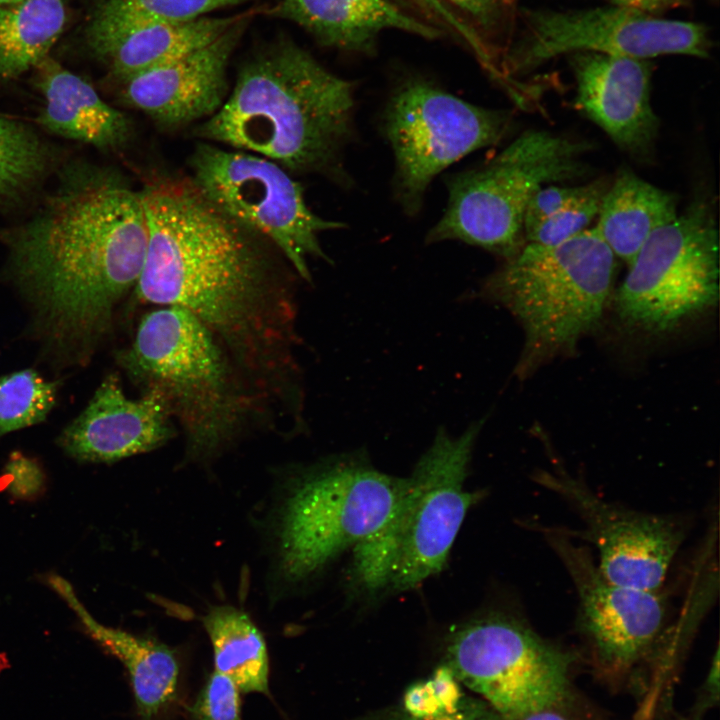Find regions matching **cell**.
Instances as JSON below:
<instances>
[{"instance_id": "obj_1", "label": "cell", "mask_w": 720, "mask_h": 720, "mask_svg": "<svg viewBox=\"0 0 720 720\" xmlns=\"http://www.w3.org/2000/svg\"><path fill=\"white\" fill-rule=\"evenodd\" d=\"M140 194L148 243L132 296L191 313L224 346L268 408L300 417L293 268L270 242L217 209L190 180L153 182Z\"/></svg>"}, {"instance_id": "obj_2", "label": "cell", "mask_w": 720, "mask_h": 720, "mask_svg": "<svg viewBox=\"0 0 720 720\" xmlns=\"http://www.w3.org/2000/svg\"><path fill=\"white\" fill-rule=\"evenodd\" d=\"M0 240L44 356L59 368L86 365L142 272L148 228L140 192L110 170L73 161L39 208L1 230Z\"/></svg>"}, {"instance_id": "obj_3", "label": "cell", "mask_w": 720, "mask_h": 720, "mask_svg": "<svg viewBox=\"0 0 720 720\" xmlns=\"http://www.w3.org/2000/svg\"><path fill=\"white\" fill-rule=\"evenodd\" d=\"M355 85L295 41L279 38L240 67L221 108L196 128L206 142L253 153L289 173L347 184L342 154L354 132Z\"/></svg>"}, {"instance_id": "obj_4", "label": "cell", "mask_w": 720, "mask_h": 720, "mask_svg": "<svg viewBox=\"0 0 720 720\" xmlns=\"http://www.w3.org/2000/svg\"><path fill=\"white\" fill-rule=\"evenodd\" d=\"M115 359L142 391L160 395L192 459L217 456L265 418L268 408L224 346L180 307L144 314Z\"/></svg>"}, {"instance_id": "obj_5", "label": "cell", "mask_w": 720, "mask_h": 720, "mask_svg": "<svg viewBox=\"0 0 720 720\" xmlns=\"http://www.w3.org/2000/svg\"><path fill=\"white\" fill-rule=\"evenodd\" d=\"M616 266L593 227L555 245L525 243L489 276L484 294L505 306L524 330L519 376L574 348L598 324Z\"/></svg>"}, {"instance_id": "obj_6", "label": "cell", "mask_w": 720, "mask_h": 720, "mask_svg": "<svg viewBox=\"0 0 720 720\" xmlns=\"http://www.w3.org/2000/svg\"><path fill=\"white\" fill-rule=\"evenodd\" d=\"M482 424L458 436L443 428L436 433L390 519L355 547V574L365 588L402 592L443 569L475 497L464 482Z\"/></svg>"}, {"instance_id": "obj_7", "label": "cell", "mask_w": 720, "mask_h": 720, "mask_svg": "<svg viewBox=\"0 0 720 720\" xmlns=\"http://www.w3.org/2000/svg\"><path fill=\"white\" fill-rule=\"evenodd\" d=\"M588 143L527 130L493 159L446 180L448 203L427 243L457 240L506 259L525 244L524 215L534 193L581 177Z\"/></svg>"}, {"instance_id": "obj_8", "label": "cell", "mask_w": 720, "mask_h": 720, "mask_svg": "<svg viewBox=\"0 0 720 720\" xmlns=\"http://www.w3.org/2000/svg\"><path fill=\"white\" fill-rule=\"evenodd\" d=\"M407 478L345 457L308 472L292 489L277 524L282 576L304 580L349 547L373 536L390 519Z\"/></svg>"}, {"instance_id": "obj_9", "label": "cell", "mask_w": 720, "mask_h": 720, "mask_svg": "<svg viewBox=\"0 0 720 720\" xmlns=\"http://www.w3.org/2000/svg\"><path fill=\"white\" fill-rule=\"evenodd\" d=\"M191 183L217 209L270 242L295 273L311 281L310 257L329 261L320 233L345 223L324 219L307 205L301 184L262 156L199 143L189 159Z\"/></svg>"}, {"instance_id": "obj_10", "label": "cell", "mask_w": 720, "mask_h": 720, "mask_svg": "<svg viewBox=\"0 0 720 720\" xmlns=\"http://www.w3.org/2000/svg\"><path fill=\"white\" fill-rule=\"evenodd\" d=\"M616 292L620 319L665 333L714 306L719 296V235L713 209L694 201L643 244Z\"/></svg>"}, {"instance_id": "obj_11", "label": "cell", "mask_w": 720, "mask_h": 720, "mask_svg": "<svg viewBox=\"0 0 720 720\" xmlns=\"http://www.w3.org/2000/svg\"><path fill=\"white\" fill-rule=\"evenodd\" d=\"M511 115L468 103L421 77L392 91L381 128L395 159L394 191L414 216L431 181L467 154L500 141Z\"/></svg>"}, {"instance_id": "obj_12", "label": "cell", "mask_w": 720, "mask_h": 720, "mask_svg": "<svg viewBox=\"0 0 720 720\" xmlns=\"http://www.w3.org/2000/svg\"><path fill=\"white\" fill-rule=\"evenodd\" d=\"M446 657L456 679L501 720L556 708L568 696L571 655L508 614H489L458 628Z\"/></svg>"}, {"instance_id": "obj_13", "label": "cell", "mask_w": 720, "mask_h": 720, "mask_svg": "<svg viewBox=\"0 0 720 720\" xmlns=\"http://www.w3.org/2000/svg\"><path fill=\"white\" fill-rule=\"evenodd\" d=\"M520 37L508 47L503 74L527 73L564 54L594 52L648 60L670 54L705 58L707 28L621 7L584 10H526Z\"/></svg>"}, {"instance_id": "obj_14", "label": "cell", "mask_w": 720, "mask_h": 720, "mask_svg": "<svg viewBox=\"0 0 720 720\" xmlns=\"http://www.w3.org/2000/svg\"><path fill=\"white\" fill-rule=\"evenodd\" d=\"M535 479L570 504L584 522L587 537L599 553L598 568L607 580L659 590L686 535L680 518L611 503L562 472L543 471Z\"/></svg>"}, {"instance_id": "obj_15", "label": "cell", "mask_w": 720, "mask_h": 720, "mask_svg": "<svg viewBox=\"0 0 720 720\" xmlns=\"http://www.w3.org/2000/svg\"><path fill=\"white\" fill-rule=\"evenodd\" d=\"M578 597V623L602 664L625 669L639 660L662 631L666 601L658 590L612 583L585 547L563 534L546 533Z\"/></svg>"}, {"instance_id": "obj_16", "label": "cell", "mask_w": 720, "mask_h": 720, "mask_svg": "<svg viewBox=\"0 0 720 720\" xmlns=\"http://www.w3.org/2000/svg\"><path fill=\"white\" fill-rule=\"evenodd\" d=\"M259 9L243 17L209 44L120 81V98L167 130L203 122L228 96L232 54Z\"/></svg>"}, {"instance_id": "obj_17", "label": "cell", "mask_w": 720, "mask_h": 720, "mask_svg": "<svg viewBox=\"0 0 720 720\" xmlns=\"http://www.w3.org/2000/svg\"><path fill=\"white\" fill-rule=\"evenodd\" d=\"M176 434L160 395L145 390L139 398H130L119 378L110 374L57 442L79 462L113 463L157 449Z\"/></svg>"}, {"instance_id": "obj_18", "label": "cell", "mask_w": 720, "mask_h": 720, "mask_svg": "<svg viewBox=\"0 0 720 720\" xmlns=\"http://www.w3.org/2000/svg\"><path fill=\"white\" fill-rule=\"evenodd\" d=\"M571 56L576 108L623 151L647 159L659 130L650 100L648 60L594 52Z\"/></svg>"}, {"instance_id": "obj_19", "label": "cell", "mask_w": 720, "mask_h": 720, "mask_svg": "<svg viewBox=\"0 0 720 720\" xmlns=\"http://www.w3.org/2000/svg\"><path fill=\"white\" fill-rule=\"evenodd\" d=\"M267 16L297 24L326 47L371 54L385 30L433 40L443 31L395 0H279Z\"/></svg>"}, {"instance_id": "obj_20", "label": "cell", "mask_w": 720, "mask_h": 720, "mask_svg": "<svg viewBox=\"0 0 720 720\" xmlns=\"http://www.w3.org/2000/svg\"><path fill=\"white\" fill-rule=\"evenodd\" d=\"M34 69L45 100L35 120L40 127L106 152L128 144L133 131L129 118L106 103L84 79L49 55Z\"/></svg>"}, {"instance_id": "obj_21", "label": "cell", "mask_w": 720, "mask_h": 720, "mask_svg": "<svg viewBox=\"0 0 720 720\" xmlns=\"http://www.w3.org/2000/svg\"><path fill=\"white\" fill-rule=\"evenodd\" d=\"M47 583L67 604L85 631L125 666L141 720H154L175 698L179 663L167 646L98 622L86 609L72 584L57 574Z\"/></svg>"}, {"instance_id": "obj_22", "label": "cell", "mask_w": 720, "mask_h": 720, "mask_svg": "<svg viewBox=\"0 0 720 720\" xmlns=\"http://www.w3.org/2000/svg\"><path fill=\"white\" fill-rule=\"evenodd\" d=\"M677 215L672 193L622 170L603 196L595 229L615 257L629 265L649 236Z\"/></svg>"}, {"instance_id": "obj_23", "label": "cell", "mask_w": 720, "mask_h": 720, "mask_svg": "<svg viewBox=\"0 0 720 720\" xmlns=\"http://www.w3.org/2000/svg\"><path fill=\"white\" fill-rule=\"evenodd\" d=\"M244 14L225 17L206 15L150 25L124 37L101 58L108 64L112 76L122 80L209 44Z\"/></svg>"}, {"instance_id": "obj_24", "label": "cell", "mask_w": 720, "mask_h": 720, "mask_svg": "<svg viewBox=\"0 0 720 720\" xmlns=\"http://www.w3.org/2000/svg\"><path fill=\"white\" fill-rule=\"evenodd\" d=\"M64 0L0 6V82L13 80L49 55L66 24Z\"/></svg>"}, {"instance_id": "obj_25", "label": "cell", "mask_w": 720, "mask_h": 720, "mask_svg": "<svg viewBox=\"0 0 720 720\" xmlns=\"http://www.w3.org/2000/svg\"><path fill=\"white\" fill-rule=\"evenodd\" d=\"M215 671L244 693L268 694L269 662L264 638L250 617L234 607L219 606L203 618Z\"/></svg>"}, {"instance_id": "obj_26", "label": "cell", "mask_w": 720, "mask_h": 720, "mask_svg": "<svg viewBox=\"0 0 720 720\" xmlns=\"http://www.w3.org/2000/svg\"><path fill=\"white\" fill-rule=\"evenodd\" d=\"M252 0H101L86 34L100 58L127 35L150 25L183 21Z\"/></svg>"}, {"instance_id": "obj_27", "label": "cell", "mask_w": 720, "mask_h": 720, "mask_svg": "<svg viewBox=\"0 0 720 720\" xmlns=\"http://www.w3.org/2000/svg\"><path fill=\"white\" fill-rule=\"evenodd\" d=\"M55 153L30 125L0 114V209L16 207L45 180Z\"/></svg>"}, {"instance_id": "obj_28", "label": "cell", "mask_w": 720, "mask_h": 720, "mask_svg": "<svg viewBox=\"0 0 720 720\" xmlns=\"http://www.w3.org/2000/svg\"><path fill=\"white\" fill-rule=\"evenodd\" d=\"M59 383L27 368L0 376V436L43 422L56 404Z\"/></svg>"}, {"instance_id": "obj_29", "label": "cell", "mask_w": 720, "mask_h": 720, "mask_svg": "<svg viewBox=\"0 0 720 720\" xmlns=\"http://www.w3.org/2000/svg\"><path fill=\"white\" fill-rule=\"evenodd\" d=\"M609 182L598 179L583 186L582 192L524 236L525 243L555 245L587 229L598 216Z\"/></svg>"}, {"instance_id": "obj_30", "label": "cell", "mask_w": 720, "mask_h": 720, "mask_svg": "<svg viewBox=\"0 0 720 720\" xmlns=\"http://www.w3.org/2000/svg\"><path fill=\"white\" fill-rule=\"evenodd\" d=\"M416 16L436 26L443 32L451 33L479 59L491 73L495 70L491 48L461 17L441 0H395Z\"/></svg>"}, {"instance_id": "obj_31", "label": "cell", "mask_w": 720, "mask_h": 720, "mask_svg": "<svg viewBox=\"0 0 720 720\" xmlns=\"http://www.w3.org/2000/svg\"><path fill=\"white\" fill-rule=\"evenodd\" d=\"M239 691L230 678L214 670L190 708L192 720H241Z\"/></svg>"}, {"instance_id": "obj_32", "label": "cell", "mask_w": 720, "mask_h": 720, "mask_svg": "<svg viewBox=\"0 0 720 720\" xmlns=\"http://www.w3.org/2000/svg\"><path fill=\"white\" fill-rule=\"evenodd\" d=\"M441 1L475 30L487 45L488 41L501 33L505 22L509 21L504 0Z\"/></svg>"}, {"instance_id": "obj_33", "label": "cell", "mask_w": 720, "mask_h": 720, "mask_svg": "<svg viewBox=\"0 0 720 720\" xmlns=\"http://www.w3.org/2000/svg\"><path fill=\"white\" fill-rule=\"evenodd\" d=\"M583 186L549 185L538 189L531 197L525 211L524 236L578 196Z\"/></svg>"}, {"instance_id": "obj_34", "label": "cell", "mask_w": 720, "mask_h": 720, "mask_svg": "<svg viewBox=\"0 0 720 720\" xmlns=\"http://www.w3.org/2000/svg\"><path fill=\"white\" fill-rule=\"evenodd\" d=\"M6 476L9 480V489L15 497L26 498L36 495L44 482L38 463L19 452L10 456L6 465Z\"/></svg>"}, {"instance_id": "obj_35", "label": "cell", "mask_w": 720, "mask_h": 720, "mask_svg": "<svg viewBox=\"0 0 720 720\" xmlns=\"http://www.w3.org/2000/svg\"><path fill=\"white\" fill-rule=\"evenodd\" d=\"M406 713L413 717H431L443 714L428 683H416L404 695Z\"/></svg>"}, {"instance_id": "obj_36", "label": "cell", "mask_w": 720, "mask_h": 720, "mask_svg": "<svg viewBox=\"0 0 720 720\" xmlns=\"http://www.w3.org/2000/svg\"><path fill=\"white\" fill-rule=\"evenodd\" d=\"M400 720H501V718L489 705L464 697L452 712L431 717H413L407 714Z\"/></svg>"}, {"instance_id": "obj_37", "label": "cell", "mask_w": 720, "mask_h": 720, "mask_svg": "<svg viewBox=\"0 0 720 720\" xmlns=\"http://www.w3.org/2000/svg\"><path fill=\"white\" fill-rule=\"evenodd\" d=\"M614 5L657 15L665 10L681 6L686 0H610Z\"/></svg>"}, {"instance_id": "obj_38", "label": "cell", "mask_w": 720, "mask_h": 720, "mask_svg": "<svg viewBox=\"0 0 720 720\" xmlns=\"http://www.w3.org/2000/svg\"><path fill=\"white\" fill-rule=\"evenodd\" d=\"M518 720H568L556 711V708L545 709L528 714Z\"/></svg>"}, {"instance_id": "obj_39", "label": "cell", "mask_w": 720, "mask_h": 720, "mask_svg": "<svg viewBox=\"0 0 720 720\" xmlns=\"http://www.w3.org/2000/svg\"><path fill=\"white\" fill-rule=\"evenodd\" d=\"M518 0H504L507 16L509 19V22L511 23L513 20V16L516 9V4Z\"/></svg>"}, {"instance_id": "obj_40", "label": "cell", "mask_w": 720, "mask_h": 720, "mask_svg": "<svg viewBox=\"0 0 720 720\" xmlns=\"http://www.w3.org/2000/svg\"><path fill=\"white\" fill-rule=\"evenodd\" d=\"M21 1H23V0H0V6L9 5V4H15V3H18V2H21Z\"/></svg>"}]
</instances>
